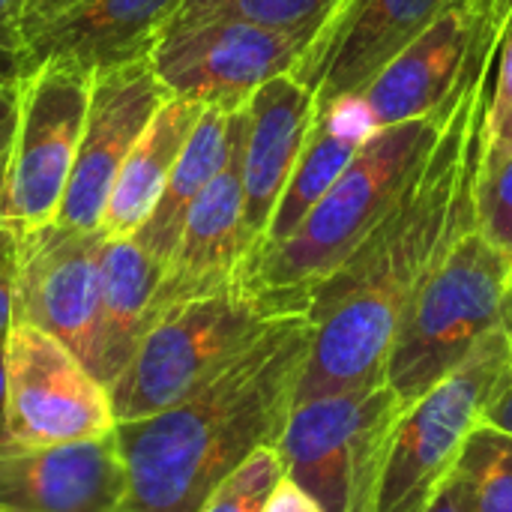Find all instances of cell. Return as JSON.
Here are the masks:
<instances>
[{
  "instance_id": "obj_1",
  "label": "cell",
  "mask_w": 512,
  "mask_h": 512,
  "mask_svg": "<svg viewBox=\"0 0 512 512\" xmlns=\"http://www.w3.org/2000/svg\"><path fill=\"white\" fill-rule=\"evenodd\" d=\"M498 48L501 30L486 24L432 156L375 231L312 288V345L294 402L384 381L393 339L420 285L474 228V186Z\"/></svg>"
},
{
  "instance_id": "obj_2",
  "label": "cell",
  "mask_w": 512,
  "mask_h": 512,
  "mask_svg": "<svg viewBox=\"0 0 512 512\" xmlns=\"http://www.w3.org/2000/svg\"><path fill=\"white\" fill-rule=\"evenodd\" d=\"M309 345V309L285 312L189 399L144 420L117 423L126 468L117 512L201 510L258 447L279 441Z\"/></svg>"
},
{
  "instance_id": "obj_3",
  "label": "cell",
  "mask_w": 512,
  "mask_h": 512,
  "mask_svg": "<svg viewBox=\"0 0 512 512\" xmlns=\"http://www.w3.org/2000/svg\"><path fill=\"white\" fill-rule=\"evenodd\" d=\"M453 102L456 90L441 108L423 117L372 129L336 186L312 207L300 228L255 255L246 288L309 309L312 288L327 279L408 192L441 141Z\"/></svg>"
},
{
  "instance_id": "obj_4",
  "label": "cell",
  "mask_w": 512,
  "mask_h": 512,
  "mask_svg": "<svg viewBox=\"0 0 512 512\" xmlns=\"http://www.w3.org/2000/svg\"><path fill=\"white\" fill-rule=\"evenodd\" d=\"M297 309L246 285L165 306L123 375L108 387L117 423L144 420L189 399L237 360L273 318Z\"/></svg>"
},
{
  "instance_id": "obj_5",
  "label": "cell",
  "mask_w": 512,
  "mask_h": 512,
  "mask_svg": "<svg viewBox=\"0 0 512 512\" xmlns=\"http://www.w3.org/2000/svg\"><path fill=\"white\" fill-rule=\"evenodd\" d=\"M512 312V258L477 222L438 261L393 339L384 381L414 405Z\"/></svg>"
},
{
  "instance_id": "obj_6",
  "label": "cell",
  "mask_w": 512,
  "mask_h": 512,
  "mask_svg": "<svg viewBox=\"0 0 512 512\" xmlns=\"http://www.w3.org/2000/svg\"><path fill=\"white\" fill-rule=\"evenodd\" d=\"M405 411L408 405L387 381L297 399L276 441L285 477L324 512H378Z\"/></svg>"
},
{
  "instance_id": "obj_7",
  "label": "cell",
  "mask_w": 512,
  "mask_h": 512,
  "mask_svg": "<svg viewBox=\"0 0 512 512\" xmlns=\"http://www.w3.org/2000/svg\"><path fill=\"white\" fill-rule=\"evenodd\" d=\"M510 378L512 312L453 372L408 405L384 468L378 512H426Z\"/></svg>"
},
{
  "instance_id": "obj_8",
  "label": "cell",
  "mask_w": 512,
  "mask_h": 512,
  "mask_svg": "<svg viewBox=\"0 0 512 512\" xmlns=\"http://www.w3.org/2000/svg\"><path fill=\"white\" fill-rule=\"evenodd\" d=\"M15 132L0 177V222L15 231L57 219L90 102V69L51 57L18 69Z\"/></svg>"
},
{
  "instance_id": "obj_9",
  "label": "cell",
  "mask_w": 512,
  "mask_h": 512,
  "mask_svg": "<svg viewBox=\"0 0 512 512\" xmlns=\"http://www.w3.org/2000/svg\"><path fill=\"white\" fill-rule=\"evenodd\" d=\"M108 387L60 339L12 324L6 339V435L24 444H75L114 435Z\"/></svg>"
},
{
  "instance_id": "obj_10",
  "label": "cell",
  "mask_w": 512,
  "mask_h": 512,
  "mask_svg": "<svg viewBox=\"0 0 512 512\" xmlns=\"http://www.w3.org/2000/svg\"><path fill=\"white\" fill-rule=\"evenodd\" d=\"M306 48L300 36L213 21L165 33L150 51V66L171 96L237 111L261 84L294 72Z\"/></svg>"
},
{
  "instance_id": "obj_11",
  "label": "cell",
  "mask_w": 512,
  "mask_h": 512,
  "mask_svg": "<svg viewBox=\"0 0 512 512\" xmlns=\"http://www.w3.org/2000/svg\"><path fill=\"white\" fill-rule=\"evenodd\" d=\"M171 93L150 66V54L99 69L93 75L78 156L57 210L60 225L99 231L114 180Z\"/></svg>"
},
{
  "instance_id": "obj_12",
  "label": "cell",
  "mask_w": 512,
  "mask_h": 512,
  "mask_svg": "<svg viewBox=\"0 0 512 512\" xmlns=\"http://www.w3.org/2000/svg\"><path fill=\"white\" fill-rule=\"evenodd\" d=\"M105 237L60 222L18 231L15 321L60 339L93 366L99 327V258Z\"/></svg>"
},
{
  "instance_id": "obj_13",
  "label": "cell",
  "mask_w": 512,
  "mask_h": 512,
  "mask_svg": "<svg viewBox=\"0 0 512 512\" xmlns=\"http://www.w3.org/2000/svg\"><path fill=\"white\" fill-rule=\"evenodd\" d=\"M450 0H342L306 48L294 75L315 96V111L354 102Z\"/></svg>"
},
{
  "instance_id": "obj_14",
  "label": "cell",
  "mask_w": 512,
  "mask_h": 512,
  "mask_svg": "<svg viewBox=\"0 0 512 512\" xmlns=\"http://www.w3.org/2000/svg\"><path fill=\"white\" fill-rule=\"evenodd\" d=\"M243 129L246 108L222 171L198 195L183 222L153 300V318L171 303L246 285L258 240L246 225L243 204Z\"/></svg>"
},
{
  "instance_id": "obj_15",
  "label": "cell",
  "mask_w": 512,
  "mask_h": 512,
  "mask_svg": "<svg viewBox=\"0 0 512 512\" xmlns=\"http://www.w3.org/2000/svg\"><path fill=\"white\" fill-rule=\"evenodd\" d=\"M123 495L117 435L75 444H24L0 435V510L117 512Z\"/></svg>"
},
{
  "instance_id": "obj_16",
  "label": "cell",
  "mask_w": 512,
  "mask_h": 512,
  "mask_svg": "<svg viewBox=\"0 0 512 512\" xmlns=\"http://www.w3.org/2000/svg\"><path fill=\"white\" fill-rule=\"evenodd\" d=\"M483 30V0H450L351 105L369 129L405 123L441 108L453 96Z\"/></svg>"
},
{
  "instance_id": "obj_17",
  "label": "cell",
  "mask_w": 512,
  "mask_h": 512,
  "mask_svg": "<svg viewBox=\"0 0 512 512\" xmlns=\"http://www.w3.org/2000/svg\"><path fill=\"white\" fill-rule=\"evenodd\" d=\"M180 6L183 0H78L24 39L15 72L51 57L90 72L147 57Z\"/></svg>"
},
{
  "instance_id": "obj_18",
  "label": "cell",
  "mask_w": 512,
  "mask_h": 512,
  "mask_svg": "<svg viewBox=\"0 0 512 512\" xmlns=\"http://www.w3.org/2000/svg\"><path fill=\"white\" fill-rule=\"evenodd\" d=\"M312 120H315V96L303 81H297L294 72L270 78L246 102L243 204H246V225L258 240V249L267 237L273 210L285 192L294 162L306 144Z\"/></svg>"
},
{
  "instance_id": "obj_19",
  "label": "cell",
  "mask_w": 512,
  "mask_h": 512,
  "mask_svg": "<svg viewBox=\"0 0 512 512\" xmlns=\"http://www.w3.org/2000/svg\"><path fill=\"white\" fill-rule=\"evenodd\" d=\"M165 264L132 237L105 240L99 258V327L90 372L111 387L135 357L150 321Z\"/></svg>"
},
{
  "instance_id": "obj_20",
  "label": "cell",
  "mask_w": 512,
  "mask_h": 512,
  "mask_svg": "<svg viewBox=\"0 0 512 512\" xmlns=\"http://www.w3.org/2000/svg\"><path fill=\"white\" fill-rule=\"evenodd\" d=\"M207 105L183 96H168L165 105L153 114L144 135L129 150L114 189L108 195L99 234L105 240L132 237L150 216L156 198L162 195L174 162L180 159L195 123Z\"/></svg>"
},
{
  "instance_id": "obj_21",
  "label": "cell",
  "mask_w": 512,
  "mask_h": 512,
  "mask_svg": "<svg viewBox=\"0 0 512 512\" xmlns=\"http://www.w3.org/2000/svg\"><path fill=\"white\" fill-rule=\"evenodd\" d=\"M243 108L228 111L219 105H207L201 120L195 123L180 159L174 162V168L168 174L162 195L156 198V204L147 216V222L132 234V240L141 249H147L156 261L168 264L192 204L213 183V177L222 171V165L234 147Z\"/></svg>"
},
{
  "instance_id": "obj_22",
  "label": "cell",
  "mask_w": 512,
  "mask_h": 512,
  "mask_svg": "<svg viewBox=\"0 0 512 512\" xmlns=\"http://www.w3.org/2000/svg\"><path fill=\"white\" fill-rule=\"evenodd\" d=\"M369 132L372 129L366 126V120L357 114L351 102L333 105L327 111H315L306 144L294 162V171L285 183V192L273 210L267 237L258 252L282 243L300 228V222L312 213V207L336 186V180L342 177V171L348 168V162L354 159V153L360 150Z\"/></svg>"
},
{
  "instance_id": "obj_23",
  "label": "cell",
  "mask_w": 512,
  "mask_h": 512,
  "mask_svg": "<svg viewBox=\"0 0 512 512\" xmlns=\"http://www.w3.org/2000/svg\"><path fill=\"white\" fill-rule=\"evenodd\" d=\"M339 3L342 0H183L165 33L213 21H240L300 36L312 45Z\"/></svg>"
},
{
  "instance_id": "obj_24",
  "label": "cell",
  "mask_w": 512,
  "mask_h": 512,
  "mask_svg": "<svg viewBox=\"0 0 512 512\" xmlns=\"http://www.w3.org/2000/svg\"><path fill=\"white\" fill-rule=\"evenodd\" d=\"M471 512H512V435L477 426L456 465Z\"/></svg>"
},
{
  "instance_id": "obj_25",
  "label": "cell",
  "mask_w": 512,
  "mask_h": 512,
  "mask_svg": "<svg viewBox=\"0 0 512 512\" xmlns=\"http://www.w3.org/2000/svg\"><path fill=\"white\" fill-rule=\"evenodd\" d=\"M474 222L492 246L512 258V144L480 156Z\"/></svg>"
},
{
  "instance_id": "obj_26",
  "label": "cell",
  "mask_w": 512,
  "mask_h": 512,
  "mask_svg": "<svg viewBox=\"0 0 512 512\" xmlns=\"http://www.w3.org/2000/svg\"><path fill=\"white\" fill-rule=\"evenodd\" d=\"M285 468L276 444L258 447L237 471H231L201 504L198 512H264L270 495L282 483Z\"/></svg>"
},
{
  "instance_id": "obj_27",
  "label": "cell",
  "mask_w": 512,
  "mask_h": 512,
  "mask_svg": "<svg viewBox=\"0 0 512 512\" xmlns=\"http://www.w3.org/2000/svg\"><path fill=\"white\" fill-rule=\"evenodd\" d=\"M512 144V12L495 63V84L483 126V153H495Z\"/></svg>"
},
{
  "instance_id": "obj_28",
  "label": "cell",
  "mask_w": 512,
  "mask_h": 512,
  "mask_svg": "<svg viewBox=\"0 0 512 512\" xmlns=\"http://www.w3.org/2000/svg\"><path fill=\"white\" fill-rule=\"evenodd\" d=\"M15 291H18V231L0 222V348L15 324Z\"/></svg>"
},
{
  "instance_id": "obj_29",
  "label": "cell",
  "mask_w": 512,
  "mask_h": 512,
  "mask_svg": "<svg viewBox=\"0 0 512 512\" xmlns=\"http://www.w3.org/2000/svg\"><path fill=\"white\" fill-rule=\"evenodd\" d=\"M21 9L24 0H0V57L12 66L21 51Z\"/></svg>"
},
{
  "instance_id": "obj_30",
  "label": "cell",
  "mask_w": 512,
  "mask_h": 512,
  "mask_svg": "<svg viewBox=\"0 0 512 512\" xmlns=\"http://www.w3.org/2000/svg\"><path fill=\"white\" fill-rule=\"evenodd\" d=\"M75 3L78 0H24V9H21V45H24V39L30 33H36L39 27H45L48 21H54L57 15H63Z\"/></svg>"
},
{
  "instance_id": "obj_31",
  "label": "cell",
  "mask_w": 512,
  "mask_h": 512,
  "mask_svg": "<svg viewBox=\"0 0 512 512\" xmlns=\"http://www.w3.org/2000/svg\"><path fill=\"white\" fill-rule=\"evenodd\" d=\"M15 111H18V75H12L0 87V177H3L12 132H15Z\"/></svg>"
},
{
  "instance_id": "obj_32",
  "label": "cell",
  "mask_w": 512,
  "mask_h": 512,
  "mask_svg": "<svg viewBox=\"0 0 512 512\" xmlns=\"http://www.w3.org/2000/svg\"><path fill=\"white\" fill-rule=\"evenodd\" d=\"M264 512H324L318 504H315V498L309 495V492H303L294 480H288V477H282V483L276 486V492L270 495V501H267V507Z\"/></svg>"
},
{
  "instance_id": "obj_33",
  "label": "cell",
  "mask_w": 512,
  "mask_h": 512,
  "mask_svg": "<svg viewBox=\"0 0 512 512\" xmlns=\"http://www.w3.org/2000/svg\"><path fill=\"white\" fill-rule=\"evenodd\" d=\"M426 512H471L468 510V501H465V492H462V483L453 471V477L441 486V492L435 495V501L426 507Z\"/></svg>"
},
{
  "instance_id": "obj_34",
  "label": "cell",
  "mask_w": 512,
  "mask_h": 512,
  "mask_svg": "<svg viewBox=\"0 0 512 512\" xmlns=\"http://www.w3.org/2000/svg\"><path fill=\"white\" fill-rule=\"evenodd\" d=\"M486 423H489V426H495V429H501V432H510L512 435V378L504 384V390L498 393L495 405L489 408Z\"/></svg>"
},
{
  "instance_id": "obj_35",
  "label": "cell",
  "mask_w": 512,
  "mask_h": 512,
  "mask_svg": "<svg viewBox=\"0 0 512 512\" xmlns=\"http://www.w3.org/2000/svg\"><path fill=\"white\" fill-rule=\"evenodd\" d=\"M483 6H486V24L504 33V27L510 21L512 0H483Z\"/></svg>"
},
{
  "instance_id": "obj_36",
  "label": "cell",
  "mask_w": 512,
  "mask_h": 512,
  "mask_svg": "<svg viewBox=\"0 0 512 512\" xmlns=\"http://www.w3.org/2000/svg\"><path fill=\"white\" fill-rule=\"evenodd\" d=\"M6 432V348H0V435Z\"/></svg>"
},
{
  "instance_id": "obj_37",
  "label": "cell",
  "mask_w": 512,
  "mask_h": 512,
  "mask_svg": "<svg viewBox=\"0 0 512 512\" xmlns=\"http://www.w3.org/2000/svg\"><path fill=\"white\" fill-rule=\"evenodd\" d=\"M12 75H15V69H0V87H3Z\"/></svg>"
},
{
  "instance_id": "obj_38",
  "label": "cell",
  "mask_w": 512,
  "mask_h": 512,
  "mask_svg": "<svg viewBox=\"0 0 512 512\" xmlns=\"http://www.w3.org/2000/svg\"><path fill=\"white\" fill-rule=\"evenodd\" d=\"M0 512H6V510H0Z\"/></svg>"
}]
</instances>
